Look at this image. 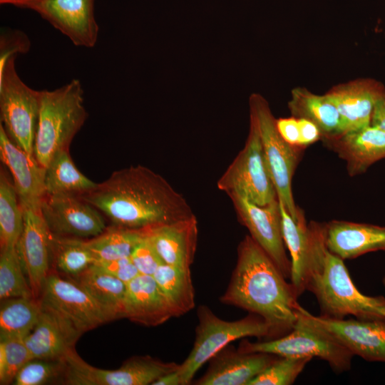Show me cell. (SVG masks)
<instances>
[{
  "label": "cell",
  "mask_w": 385,
  "mask_h": 385,
  "mask_svg": "<svg viewBox=\"0 0 385 385\" xmlns=\"http://www.w3.org/2000/svg\"><path fill=\"white\" fill-rule=\"evenodd\" d=\"M115 226L144 230L194 215L185 198L160 175L143 165L113 172L79 195Z\"/></svg>",
  "instance_id": "1"
},
{
  "label": "cell",
  "mask_w": 385,
  "mask_h": 385,
  "mask_svg": "<svg viewBox=\"0 0 385 385\" xmlns=\"http://www.w3.org/2000/svg\"><path fill=\"white\" fill-rule=\"evenodd\" d=\"M264 250L246 235L237 246V262L222 303L260 316L276 335L290 331L298 319V294Z\"/></svg>",
  "instance_id": "2"
},
{
  "label": "cell",
  "mask_w": 385,
  "mask_h": 385,
  "mask_svg": "<svg viewBox=\"0 0 385 385\" xmlns=\"http://www.w3.org/2000/svg\"><path fill=\"white\" fill-rule=\"evenodd\" d=\"M325 225L317 222L313 257L305 281V290L315 296L321 315L385 319V297L365 295L355 287L344 260L326 246Z\"/></svg>",
  "instance_id": "3"
},
{
  "label": "cell",
  "mask_w": 385,
  "mask_h": 385,
  "mask_svg": "<svg viewBox=\"0 0 385 385\" xmlns=\"http://www.w3.org/2000/svg\"><path fill=\"white\" fill-rule=\"evenodd\" d=\"M80 81L73 79L53 91H40V108L34 155L45 168L70 144L87 116Z\"/></svg>",
  "instance_id": "4"
},
{
  "label": "cell",
  "mask_w": 385,
  "mask_h": 385,
  "mask_svg": "<svg viewBox=\"0 0 385 385\" xmlns=\"http://www.w3.org/2000/svg\"><path fill=\"white\" fill-rule=\"evenodd\" d=\"M197 314L198 324L192 349L177 370L182 385L190 384L200 368L232 342L244 337L276 335L265 320L254 314L238 320L225 321L205 305L198 307Z\"/></svg>",
  "instance_id": "5"
},
{
  "label": "cell",
  "mask_w": 385,
  "mask_h": 385,
  "mask_svg": "<svg viewBox=\"0 0 385 385\" xmlns=\"http://www.w3.org/2000/svg\"><path fill=\"white\" fill-rule=\"evenodd\" d=\"M250 114L256 120L263 153L278 200L294 220L302 211L296 205L292 190V180L301 151L299 145L286 142L279 133L267 101L259 94L250 97Z\"/></svg>",
  "instance_id": "6"
},
{
  "label": "cell",
  "mask_w": 385,
  "mask_h": 385,
  "mask_svg": "<svg viewBox=\"0 0 385 385\" xmlns=\"http://www.w3.org/2000/svg\"><path fill=\"white\" fill-rule=\"evenodd\" d=\"M16 56H10L0 70L1 123L16 145L34 156L40 91L21 81L15 68Z\"/></svg>",
  "instance_id": "7"
},
{
  "label": "cell",
  "mask_w": 385,
  "mask_h": 385,
  "mask_svg": "<svg viewBox=\"0 0 385 385\" xmlns=\"http://www.w3.org/2000/svg\"><path fill=\"white\" fill-rule=\"evenodd\" d=\"M217 186L227 195L237 194L260 206L278 198L265 159L257 123L250 114L245 145L220 178Z\"/></svg>",
  "instance_id": "8"
},
{
  "label": "cell",
  "mask_w": 385,
  "mask_h": 385,
  "mask_svg": "<svg viewBox=\"0 0 385 385\" xmlns=\"http://www.w3.org/2000/svg\"><path fill=\"white\" fill-rule=\"evenodd\" d=\"M242 352H262L285 357H318L337 373L350 369L353 354L318 329L297 319L287 334L266 342L243 341Z\"/></svg>",
  "instance_id": "9"
},
{
  "label": "cell",
  "mask_w": 385,
  "mask_h": 385,
  "mask_svg": "<svg viewBox=\"0 0 385 385\" xmlns=\"http://www.w3.org/2000/svg\"><path fill=\"white\" fill-rule=\"evenodd\" d=\"M64 382L71 385H148L160 377L176 371L180 364L163 362L149 356H136L126 360L118 369H102L86 362L71 350L64 360Z\"/></svg>",
  "instance_id": "10"
},
{
  "label": "cell",
  "mask_w": 385,
  "mask_h": 385,
  "mask_svg": "<svg viewBox=\"0 0 385 385\" xmlns=\"http://www.w3.org/2000/svg\"><path fill=\"white\" fill-rule=\"evenodd\" d=\"M39 299L80 334L112 320L78 282L72 277H63L53 271L49 272Z\"/></svg>",
  "instance_id": "11"
},
{
  "label": "cell",
  "mask_w": 385,
  "mask_h": 385,
  "mask_svg": "<svg viewBox=\"0 0 385 385\" xmlns=\"http://www.w3.org/2000/svg\"><path fill=\"white\" fill-rule=\"evenodd\" d=\"M298 319L322 331L354 356L385 363V319L314 316L302 307L298 311Z\"/></svg>",
  "instance_id": "12"
},
{
  "label": "cell",
  "mask_w": 385,
  "mask_h": 385,
  "mask_svg": "<svg viewBox=\"0 0 385 385\" xmlns=\"http://www.w3.org/2000/svg\"><path fill=\"white\" fill-rule=\"evenodd\" d=\"M228 196L240 222L247 228L250 235L273 260L285 278H289L291 262L282 236L278 198L265 206H260L237 194Z\"/></svg>",
  "instance_id": "13"
},
{
  "label": "cell",
  "mask_w": 385,
  "mask_h": 385,
  "mask_svg": "<svg viewBox=\"0 0 385 385\" xmlns=\"http://www.w3.org/2000/svg\"><path fill=\"white\" fill-rule=\"evenodd\" d=\"M40 208L48 230L58 235L92 238L107 227L102 213L77 195H46Z\"/></svg>",
  "instance_id": "14"
},
{
  "label": "cell",
  "mask_w": 385,
  "mask_h": 385,
  "mask_svg": "<svg viewBox=\"0 0 385 385\" xmlns=\"http://www.w3.org/2000/svg\"><path fill=\"white\" fill-rule=\"evenodd\" d=\"M21 205L24 212V227L16 248L34 297L39 299L50 272L51 232L42 216L41 204Z\"/></svg>",
  "instance_id": "15"
},
{
  "label": "cell",
  "mask_w": 385,
  "mask_h": 385,
  "mask_svg": "<svg viewBox=\"0 0 385 385\" xmlns=\"http://www.w3.org/2000/svg\"><path fill=\"white\" fill-rule=\"evenodd\" d=\"M94 0H40L31 9L78 46H95L98 26L94 16Z\"/></svg>",
  "instance_id": "16"
},
{
  "label": "cell",
  "mask_w": 385,
  "mask_h": 385,
  "mask_svg": "<svg viewBox=\"0 0 385 385\" xmlns=\"http://www.w3.org/2000/svg\"><path fill=\"white\" fill-rule=\"evenodd\" d=\"M384 92L382 85L371 79L344 83L327 92L339 111L342 134L370 125L374 106Z\"/></svg>",
  "instance_id": "17"
},
{
  "label": "cell",
  "mask_w": 385,
  "mask_h": 385,
  "mask_svg": "<svg viewBox=\"0 0 385 385\" xmlns=\"http://www.w3.org/2000/svg\"><path fill=\"white\" fill-rule=\"evenodd\" d=\"M278 356L262 352H242L228 346L210 359L197 385H249Z\"/></svg>",
  "instance_id": "18"
},
{
  "label": "cell",
  "mask_w": 385,
  "mask_h": 385,
  "mask_svg": "<svg viewBox=\"0 0 385 385\" xmlns=\"http://www.w3.org/2000/svg\"><path fill=\"white\" fill-rule=\"evenodd\" d=\"M0 158L11 174L20 203L40 205L46 195V168L11 140L1 123Z\"/></svg>",
  "instance_id": "19"
},
{
  "label": "cell",
  "mask_w": 385,
  "mask_h": 385,
  "mask_svg": "<svg viewBox=\"0 0 385 385\" xmlns=\"http://www.w3.org/2000/svg\"><path fill=\"white\" fill-rule=\"evenodd\" d=\"M172 317L176 313L153 275L139 274L126 284L123 318L155 327Z\"/></svg>",
  "instance_id": "20"
},
{
  "label": "cell",
  "mask_w": 385,
  "mask_h": 385,
  "mask_svg": "<svg viewBox=\"0 0 385 385\" xmlns=\"http://www.w3.org/2000/svg\"><path fill=\"white\" fill-rule=\"evenodd\" d=\"M144 230L164 264L190 268L198 237L197 220L195 215Z\"/></svg>",
  "instance_id": "21"
},
{
  "label": "cell",
  "mask_w": 385,
  "mask_h": 385,
  "mask_svg": "<svg viewBox=\"0 0 385 385\" xmlns=\"http://www.w3.org/2000/svg\"><path fill=\"white\" fill-rule=\"evenodd\" d=\"M81 335L61 317L42 304L39 320L25 337V342L32 359L63 361Z\"/></svg>",
  "instance_id": "22"
},
{
  "label": "cell",
  "mask_w": 385,
  "mask_h": 385,
  "mask_svg": "<svg viewBox=\"0 0 385 385\" xmlns=\"http://www.w3.org/2000/svg\"><path fill=\"white\" fill-rule=\"evenodd\" d=\"M325 244L329 252L343 260L385 251V227L333 220L326 223Z\"/></svg>",
  "instance_id": "23"
},
{
  "label": "cell",
  "mask_w": 385,
  "mask_h": 385,
  "mask_svg": "<svg viewBox=\"0 0 385 385\" xmlns=\"http://www.w3.org/2000/svg\"><path fill=\"white\" fill-rule=\"evenodd\" d=\"M346 163L349 174H361L374 163L385 158V131L371 125L325 138Z\"/></svg>",
  "instance_id": "24"
},
{
  "label": "cell",
  "mask_w": 385,
  "mask_h": 385,
  "mask_svg": "<svg viewBox=\"0 0 385 385\" xmlns=\"http://www.w3.org/2000/svg\"><path fill=\"white\" fill-rule=\"evenodd\" d=\"M282 215V236L291 257L289 279L298 296L305 291V281L313 257L316 222L307 223L302 212L294 220L279 200Z\"/></svg>",
  "instance_id": "25"
},
{
  "label": "cell",
  "mask_w": 385,
  "mask_h": 385,
  "mask_svg": "<svg viewBox=\"0 0 385 385\" xmlns=\"http://www.w3.org/2000/svg\"><path fill=\"white\" fill-rule=\"evenodd\" d=\"M289 108L296 118H306L315 123L324 138L342 134L339 111L326 94L319 96L306 88H295L292 91Z\"/></svg>",
  "instance_id": "26"
},
{
  "label": "cell",
  "mask_w": 385,
  "mask_h": 385,
  "mask_svg": "<svg viewBox=\"0 0 385 385\" xmlns=\"http://www.w3.org/2000/svg\"><path fill=\"white\" fill-rule=\"evenodd\" d=\"M109 314L111 319L123 318L126 284L96 265L75 277Z\"/></svg>",
  "instance_id": "27"
},
{
  "label": "cell",
  "mask_w": 385,
  "mask_h": 385,
  "mask_svg": "<svg viewBox=\"0 0 385 385\" xmlns=\"http://www.w3.org/2000/svg\"><path fill=\"white\" fill-rule=\"evenodd\" d=\"M46 195H81L96 188L94 183L75 165L69 150L58 151L51 159L45 173Z\"/></svg>",
  "instance_id": "28"
},
{
  "label": "cell",
  "mask_w": 385,
  "mask_h": 385,
  "mask_svg": "<svg viewBox=\"0 0 385 385\" xmlns=\"http://www.w3.org/2000/svg\"><path fill=\"white\" fill-rule=\"evenodd\" d=\"M41 312V302L35 297H14L1 300L0 339L26 337L37 324Z\"/></svg>",
  "instance_id": "29"
},
{
  "label": "cell",
  "mask_w": 385,
  "mask_h": 385,
  "mask_svg": "<svg viewBox=\"0 0 385 385\" xmlns=\"http://www.w3.org/2000/svg\"><path fill=\"white\" fill-rule=\"evenodd\" d=\"M153 276L177 317L187 314L195 307V290L190 268L163 264Z\"/></svg>",
  "instance_id": "30"
},
{
  "label": "cell",
  "mask_w": 385,
  "mask_h": 385,
  "mask_svg": "<svg viewBox=\"0 0 385 385\" xmlns=\"http://www.w3.org/2000/svg\"><path fill=\"white\" fill-rule=\"evenodd\" d=\"M51 261L56 269L71 277H75L96 262L82 238L50 233Z\"/></svg>",
  "instance_id": "31"
},
{
  "label": "cell",
  "mask_w": 385,
  "mask_h": 385,
  "mask_svg": "<svg viewBox=\"0 0 385 385\" xmlns=\"http://www.w3.org/2000/svg\"><path fill=\"white\" fill-rule=\"evenodd\" d=\"M144 235V230L113 225L86 242L95 258V263L108 262L130 257Z\"/></svg>",
  "instance_id": "32"
},
{
  "label": "cell",
  "mask_w": 385,
  "mask_h": 385,
  "mask_svg": "<svg viewBox=\"0 0 385 385\" xmlns=\"http://www.w3.org/2000/svg\"><path fill=\"white\" fill-rule=\"evenodd\" d=\"M24 227V212L14 183L0 173V246H16Z\"/></svg>",
  "instance_id": "33"
},
{
  "label": "cell",
  "mask_w": 385,
  "mask_h": 385,
  "mask_svg": "<svg viewBox=\"0 0 385 385\" xmlns=\"http://www.w3.org/2000/svg\"><path fill=\"white\" fill-rule=\"evenodd\" d=\"M26 277L16 246L1 249V300L14 297H34Z\"/></svg>",
  "instance_id": "34"
},
{
  "label": "cell",
  "mask_w": 385,
  "mask_h": 385,
  "mask_svg": "<svg viewBox=\"0 0 385 385\" xmlns=\"http://www.w3.org/2000/svg\"><path fill=\"white\" fill-rule=\"evenodd\" d=\"M311 359L309 357L277 356L249 385H291Z\"/></svg>",
  "instance_id": "35"
},
{
  "label": "cell",
  "mask_w": 385,
  "mask_h": 385,
  "mask_svg": "<svg viewBox=\"0 0 385 385\" xmlns=\"http://www.w3.org/2000/svg\"><path fill=\"white\" fill-rule=\"evenodd\" d=\"M31 359L25 337L0 339V384L13 383L18 371Z\"/></svg>",
  "instance_id": "36"
},
{
  "label": "cell",
  "mask_w": 385,
  "mask_h": 385,
  "mask_svg": "<svg viewBox=\"0 0 385 385\" xmlns=\"http://www.w3.org/2000/svg\"><path fill=\"white\" fill-rule=\"evenodd\" d=\"M64 372L63 361L33 359L18 371L13 384L42 385L63 375Z\"/></svg>",
  "instance_id": "37"
},
{
  "label": "cell",
  "mask_w": 385,
  "mask_h": 385,
  "mask_svg": "<svg viewBox=\"0 0 385 385\" xmlns=\"http://www.w3.org/2000/svg\"><path fill=\"white\" fill-rule=\"evenodd\" d=\"M130 257L140 274L153 275L158 268L164 264L147 237L145 232L143 237L135 246Z\"/></svg>",
  "instance_id": "38"
},
{
  "label": "cell",
  "mask_w": 385,
  "mask_h": 385,
  "mask_svg": "<svg viewBox=\"0 0 385 385\" xmlns=\"http://www.w3.org/2000/svg\"><path fill=\"white\" fill-rule=\"evenodd\" d=\"M0 70L6 60L18 53H26L30 42L26 36L21 31L4 32L1 36Z\"/></svg>",
  "instance_id": "39"
},
{
  "label": "cell",
  "mask_w": 385,
  "mask_h": 385,
  "mask_svg": "<svg viewBox=\"0 0 385 385\" xmlns=\"http://www.w3.org/2000/svg\"><path fill=\"white\" fill-rule=\"evenodd\" d=\"M103 271L128 284L140 274L130 257L94 263Z\"/></svg>",
  "instance_id": "40"
},
{
  "label": "cell",
  "mask_w": 385,
  "mask_h": 385,
  "mask_svg": "<svg viewBox=\"0 0 385 385\" xmlns=\"http://www.w3.org/2000/svg\"><path fill=\"white\" fill-rule=\"evenodd\" d=\"M276 126L279 133L286 142L292 145H299V130L297 118L292 116L276 119Z\"/></svg>",
  "instance_id": "41"
},
{
  "label": "cell",
  "mask_w": 385,
  "mask_h": 385,
  "mask_svg": "<svg viewBox=\"0 0 385 385\" xmlns=\"http://www.w3.org/2000/svg\"><path fill=\"white\" fill-rule=\"evenodd\" d=\"M297 120L299 130V146L304 147L310 145L322 137V133L315 123L303 118H297Z\"/></svg>",
  "instance_id": "42"
},
{
  "label": "cell",
  "mask_w": 385,
  "mask_h": 385,
  "mask_svg": "<svg viewBox=\"0 0 385 385\" xmlns=\"http://www.w3.org/2000/svg\"><path fill=\"white\" fill-rule=\"evenodd\" d=\"M371 125L385 131V92L379 98L374 106Z\"/></svg>",
  "instance_id": "43"
},
{
  "label": "cell",
  "mask_w": 385,
  "mask_h": 385,
  "mask_svg": "<svg viewBox=\"0 0 385 385\" xmlns=\"http://www.w3.org/2000/svg\"><path fill=\"white\" fill-rule=\"evenodd\" d=\"M178 370V369H177ZM173 371L160 377L155 381L153 385H182L178 371Z\"/></svg>",
  "instance_id": "44"
},
{
  "label": "cell",
  "mask_w": 385,
  "mask_h": 385,
  "mask_svg": "<svg viewBox=\"0 0 385 385\" xmlns=\"http://www.w3.org/2000/svg\"><path fill=\"white\" fill-rule=\"evenodd\" d=\"M40 0H0L2 4H9L17 6L31 9V7Z\"/></svg>",
  "instance_id": "45"
},
{
  "label": "cell",
  "mask_w": 385,
  "mask_h": 385,
  "mask_svg": "<svg viewBox=\"0 0 385 385\" xmlns=\"http://www.w3.org/2000/svg\"><path fill=\"white\" fill-rule=\"evenodd\" d=\"M382 282H383V284L384 285L385 287V276L384 277L383 279H382ZM384 316L385 317V308H384Z\"/></svg>",
  "instance_id": "46"
}]
</instances>
